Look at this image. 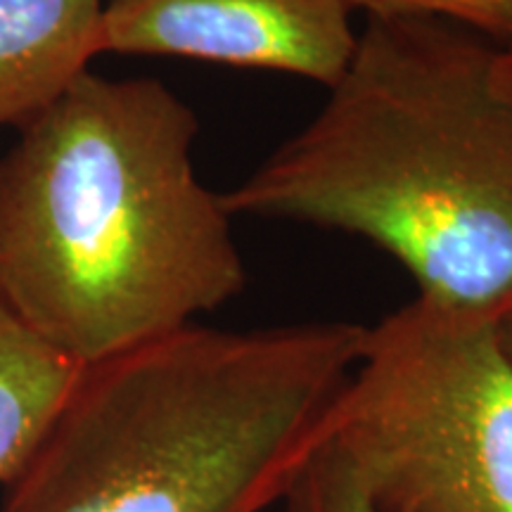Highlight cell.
I'll list each match as a JSON object with an SVG mask.
<instances>
[{"label": "cell", "mask_w": 512, "mask_h": 512, "mask_svg": "<svg viewBox=\"0 0 512 512\" xmlns=\"http://www.w3.org/2000/svg\"><path fill=\"white\" fill-rule=\"evenodd\" d=\"M81 370L0 299V484L17 475L46 437Z\"/></svg>", "instance_id": "52a82bcc"}, {"label": "cell", "mask_w": 512, "mask_h": 512, "mask_svg": "<svg viewBox=\"0 0 512 512\" xmlns=\"http://www.w3.org/2000/svg\"><path fill=\"white\" fill-rule=\"evenodd\" d=\"M188 102L86 72L0 157V299L81 366L195 325L245 290Z\"/></svg>", "instance_id": "6da1fadb"}, {"label": "cell", "mask_w": 512, "mask_h": 512, "mask_svg": "<svg viewBox=\"0 0 512 512\" xmlns=\"http://www.w3.org/2000/svg\"><path fill=\"white\" fill-rule=\"evenodd\" d=\"M501 48L437 17L368 15L320 112L223 195L228 214L368 240L420 297L512 306V102Z\"/></svg>", "instance_id": "7a4b0ae2"}, {"label": "cell", "mask_w": 512, "mask_h": 512, "mask_svg": "<svg viewBox=\"0 0 512 512\" xmlns=\"http://www.w3.org/2000/svg\"><path fill=\"white\" fill-rule=\"evenodd\" d=\"M496 328H498V337H501L505 351H508V356L512 358V306L503 313L501 318L496 320Z\"/></svg>", "instance_id": "8fae6325"}, {"label": "cell", "mask_w": 512, "mask_h": 512, "mask_svg": "<svg viewBox=\"0 0 512 512\" xmlns=\"http://www.w3.org/2000/svg\"><path fill=\"white\" fill-rule=\"evenodd\" d=\"M347 320L188 325L83 366L0 512H266L361 356Z\"/></svg>", "instance_id": "3957f363"}, {"label": "cell", "mask_w": 512, "mask_h": 512, "mask_svg": "<svg viewBox=\"0 0 512 512\" xmlns=\"http://www.w3.org/2000/svg\"><path fill=\"white\" fill-rule=\"evenodd\" d=\"M105 0H0V126L22 131L105 53Z\"/></svg>", "instance_id": "8992f818"}, {"label": "cell", "mask_w": 512, "mask_h": 512, "mask_svg": "<svg viewBox=\"0 0 512 512\" xmlns=\"http://www.w3.org/2000/svg\"><path fill=\"white\" fill-rule=\"evenodd\" d=\"M344 0H105V53L283 72L330 88L358 34Z\"/></svg>", "instance_id": "5b68a950"}, {"label": "cell", "mask_w": 512, "mask_h": 512, "mask_svg": "<svg viewBox=\"0 0 512 512\" xmlns=\"http://www.w3.org/2000/svg\"><path fill=\"white\" fill-rule=\"evenodd\" d=\"M366 15L437 17L477 31L512 53V0H344Z\"/></svg>", "instance_id": "9c48e42d"}, {"label": "cell", "mask_w": 512, "mask_h": 512, "mask_svg": "<svg viewBox=\"0 0 512 512\" xmlns=\"http://www.w3.org/2000/svg\"><path fill=\"white\" fill-rule=\"evenodd\" d=\"M498 81L512 102V53H505V50H501V60H498Z\"/></svg>", "instance_id": "30bf717a"}, {"label": "cell", "mask_w": 512, "mask_h": 512, "mask_svg": "<svg viewBox=\"0 0 512 512\" xmlns=\"http://www.w3.org/2000/svg\"><path fill=\"white\" fill-rule=\"evenodd\" d=\"M318 437L380 512H512V358L496 320L418 294L366 325Z\"/></svg>", "instance_id": "277c9868"}, {"label": "cell", "mask_w": 512, "mask_h": 512, "mask_svg": "<svg viewBox=\"0 0 512 512\" xmlns=\"http://www.w3.org/2000/svg\"><path fill=\"white\" fill-rule=\"evenodd\" d=\"M283 512H380L328 441L316 439L297 465L280 503Z\"/></svg>", "instance_id": "ba28073f"}]
</instances>
